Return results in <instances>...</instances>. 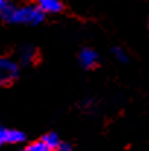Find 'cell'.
I'll return each mask as SVG.
<instances>
[{
  "label": "cell",
  "mask_w": 149,
  "mask_h": 151,
  "mask_svg": "<svg viewBox=\"0 0 149 151\" xmlns=\"http://www.w3.org/2000/svg\"><path fill=\"white\" fill-rule=\"evenodd\" d=\"M43 21H44V12L38 6H26V7L16 9L13 12V15H12V18H10L9 22L37 25V24H40Z\"/></svg>",
  "instance_id": "obj_1"
},
{
  "label": "cell",
  "mask_w": 149,
  "mask_h": 151,
  "mask_svg": "<svg viewBox=\"0 0 149 151\" xmlns=\"http://www.w3.org/2000/svg\"><path fill=\"white\" fill-rule=\"evenodd\" d=\"M19 75V68L13 60L1 59L0 60V82L1 84H10L13 79H16Z\"/></svg>",
  "instance_id": "obj_2"
},
{
  "label": "cell",
  "mask_w": 149,
  "mask_h": 151,
  "mask_svg": "<svg viewBox=\"0 0 149 151\" xmlns=\"http://www.w3.org/2000/svg\"><path fill=\"white\" fill-rule=\"evenodd\" d=\"M25 141V134L18 131V129H7L1 128L0 129V142L1 144H19Z\"/></svg>",
  "instance_id": "obj_3"
},
{
  "label": "cell",
  "mask_w": 149,
  "mask_h": 151,
  "mask_svg": "<svg viewBox=\"0 0 149 151\" xmlns=\"http://www.w3.org/2000/svg\"><path fill=\"white\" fill-rule=\"evenodd\" d=\"M79 62L85 69H91L97 65L98 62V54L91 49H83L79 53Z\"/></svg>",
  "instance_id": "obj_4"
},
{
  "label": "cell",
  "mask_w": 149,
  "mask_h": 151,
  "mask_svg": "<svg viewBox=\"0 0 149 151\" xmlns=\"http://www.w3.org/2000/svg\"><path fill=\"white\" fill-rule=\"evenodd\" d=\"M37 6L44 13H58L63 9L60 0H37Z\"/></svg>",
  "instance_id": "obj_5"
},
{
  "label": "cell",
  "mask_w": 149,
  "mask_h": 151,
  "mask_svg": "<svg viewBox=\"0 0 149 151\" xmlns=\"http://www.w3.org/2000/svg\"><path fill=\"white\" fill-rule=\"evenodd\" d=\"M15 10H16V7L10 1L0 0V13H1V18L4 21H10V18H12V15H13Z\"/></svg>",
  "instance_id": "obj_6"
},
{
  "label": "cell",
  "mask_w": 149,
  "mask_h": 151,
  "mask_svg": "<svg viewBox=\"0 0 149 151\" xmlns=\"http://www.w3.org/2000/svg\"><path fill=\"white\" fill-rule=\"evenodd\" d=\"M41 139H43V141H44V142H46V144H47V145H48L53 151H54L57 147H58V145H60V144H61V142H60V139H58V137H57L54 132H48V134H46V135H44Z\"/></svg>",
  "instance_id": "obj_7"
},
{
  "label": "cell",
  "mask_w": 149,
  "mask_h": 151,
  "mask_svg": "<svg viewBox=\"0 0 149 151\" xmlns=\"http://www.w3.org/2000/svg\"><path fill=\"white\" fill-rule=\"evenodd\" d=\"M25 151H53L51 148H50L48 145L43 141V139H40V141H35V142H31L26 148H25Z\"/></svg>",
  "instance_id": "obj_8"
},
{
  "label": "cell",
  "mask_w": 149,
  "mask_h": 151,
  "mask_svg": "<svg viewBox=\"0 0 149 151\" xmlns=\"http://www.w3.org/2000/svg\"><path fill=\"white\" fill-rule=\"evenodd\" d=\"M34 56H35V50L32 47H24L21 50V60L24 63H29L34 60Z\"/></svg>",
  "instance_id": "obj_9"
},
{
  "label": "cell",
  "mask_w": 149,
  "mask_h": 151,
  "mask_svg": "<svg viewBox=\"0 0 149 151\" xmlns=\"http://www.w3.org/2000/svg\"><path fill=\"white\" fill-rule=\"evenodd\" d=\"M113 51H114L115 57H117L120 62H127V56H126V53L121 50V49H118V47H117V49H114Z\"/></svg>",
  "instance_id": "obj_10"
},
{
  "label": "cell",
  "mask_w": 149,
  "mask_h": 151,
  "mask_svg": "<svg viewBox=\"0 0 149 151\" xmlns=\"http://www.w3.org/2000/svg\"><path fill=\"white\" fill-rule=\"evenodd\" d=\"M54 151H72V147L69 144H60Z\"/></svg>",
  "instance_id": "obj_11"
}]
</instances>
